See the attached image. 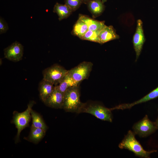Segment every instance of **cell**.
Returning <instances> with one entry per match:
<instances>
[{"instance_id":"cell-3","label":"cell","mask_w":158,"mask_h":158,"mask_svg":"<svg viewBox=\"0 0 158 158\" xmlns=\"http://www.w3.org/2000/svg\"><path fill=\"white\" fill-rule=\"evenodd\" d=\"M35 103L33 101H30L28 105L27 108L23 112L19 113L16 111L13 112V118L11 122L15 125L17 129V134L15 138L16 143L19 142L20 136L22 130L29 125L31 117V111Z\"/></svg>"},{"instance_id":"cell-10","label":"cell","mask_w":158,"mask_h":158,"mask_svg":"<svg viewBox=\"0 0 158 158\" xmlns=\"http://www.w3.org/2000/svg\"><path fill=\"white\" fill-rule=\"evenodd\" d=\"M64 95L56 86L51 95L44 102L47 106L55 109H63Z\"/></svg>"},{"instance_id":"cell-5","label":"cell","mask_w":158,"mask_h":158,"mask_svg":"<svg viewBox=\"0 0 158 158\" xmlns=\"http://www.w3.org/2000/svg\"><path fill=\"white\" fill-rule=\"evenodd\" d=\"M68 71L63 67L55 64L43 71V79L56 86L60 83Z\"/></svg>"},{"instance_id":"cell-14","label":"cell","mask_w":158,"mask_h":158,"mask_svg":"<svg viewBox=\"0 0 158 158\" xmlns=\"http://www.w3.org/2000/svg\"><path fill=\"white\" fill-rule=\"evenodd\" d=\"M79 18L86 24L89 30L96 31L101 30L105 25L104 21L94 20L84 15H80Z\"/></svg>"},{"instance_id":"cell-16","label":"cell","mask_w":158,"mask_h":158,"mask_svg":"<svg viewBox=\"0 0 158 158\" xmlns=\"http://www.w3.org/2000/svg\"><path fill=\"white\" fill-rule=\"evenodd\" d=\"M46 131L42 129L31 126L29 135L25 139L34 143H37L44 137Z\"/></svg>"},{"instance_id":"cell-18","label":"cell","mask_w":158,"mask_h":158,"mask_svg":"<svg viewBox=\"0 0 158 158\" xmlns=\"http://www.w3.org/2000/svg\"><path fill=\"white\" fill-rule=\"evenodd\" d=\"M30 114L32 119L31 126L35 128H42L46 131L48 127L41 116L32 109L31 111Z\"/></svg>"},{"instance_id":"cell-7","label":"cell","mask_w":158,"mask_h":158,"mask_svg":"<svg viewBox=\"0 0 158 158\" xmlns=\"http://www.w3.org/2000/svg\"><path fill=\"white\" fill-rule=\"evenodd\" d=\"M133 128L134 133L142 137L150 135L157 129L155 122L151 121L146 115L142 119L135 123Z\"/></svg>"},{"instance_id":"cell-26","label":"cell","mask_w":158,"mask_h":158,"mask_svg":"<svg viewBox=\"0 0 158 158\" xmlns=\"http://www.w3.org/2000/svg\"><path fill=\"white\" fill-rule=\"evenodd\" d=\"M102 2L104 3L106 2L107 1V0H102Z\"/></svg>"},{"instance_id":"cell-11","label":"cell","mask_w":158,"mask_h":158,"mask_svg":"<svg viewBox=\"0 0 158 158\" xmlns=\"http://www.w3.org/2000/svg\"><path fill=\"white\" fill-rule=\"evenodd\" d=\"M98 37L101 44L119 38L112 26H107L105 25L101 30Z\"/></svg>"},{"instance_id":"cell-9","label":"cell","mask_w":158,"mask_h":158,"mask_svg":"<svg viewBox=\"0 0 158 158\" xmlns=\"http://www.w3.org/2000/svg\"><path fill=\"white\" fill-rule=\"evenodd\" d=\"M23 54V47L15 41L4 49V57L10 61L16 62L21 60Z\"/></svg>"},{"instance_id":"cell-24","label":"cell","mask_w":158,"mask_h":158,"mask_svg":"<svg viewBox=\"0 0 158 158\" xmlns=\"http://www.w3.org/2000/svg\"><path fill=\"white\" fill-rule=\"evenodd\" d=\"M156 126L157 127V129H158V117L156 121L155 122Z\"/></svg>"},{"instance_id":"cell-6","label":"cell","mask_w":158,"mask_h":158,"mask_svg":"<svg viewBox=\"0 0 158 158\" xmlns=\"http://www.w3.org/2000/svg\"><path fill=\"white\" fill-rule=\"evenodd\" d=\"M93 66L92 62L84 61L68 70V72L75 81L79 84L80 82L88 78Z\"/></svg>"},{"instance_id":"cell-20","label":"cell","mask_w":158,"mask_h":158,"mask_svg":"<svg viewBox=\"0 0 158 158\" xmlns=\"http://www.w3.org/2000/svg\"><path fill=\"white\" fill-rule=\"evenodd\" d=\"M86 24L78 18L74 25L73 32V34L79 38L82 37L88 30Z\"/></svg>"},{"instance_id":"cell-13","label":"cell","mask_w":158,"mask_h":158,"mask_svg":"<svg viewBox=\"0 0 158 158\" xmlns=\"http://www.w3.org/2000/svg\"><path fill=\"white\" fill-rule=\"evenodd\" d=\"M158 97V87L140 99L130 104H124L117 106L118 109L123 110L131 108L134 105L145 102Z\"/></svg>"},{"instance_id":"cell-22","label":"cell","mask_w":158,"mask_h":158,"mask_svg":"<svg viewBox=\"0 0 158 158\" xmlns=\"http://www.w3.org/2000/svg\"><path fill=\"white\" fill-rule=\"evenodd\" d=\"M82 1V0H64L65 4L71 8L73 11L78 8Z\"/></svg>"},{"instance_id":"cell-17","label":"cell","mask_w":158,"mask_h":158,"mask_svg":"<svg viewBox=\"0 0 158 158\" xmlns=\"http://www.w3.org/2000/svg\"><path fill=\"white\" fill-rule=\"evenodd\" d=\"M72 10L68 6L64 4L56 3L54 6L53 11L56 13L59 16V21L68 17Z\"/></svg>"},{"instance_id":"cell-8","label":"cell","mask_w":158,"mask_h":158,"mask_svg":"<svg viewBox=\"0 0 158 158\" xmlns=\"http://www.w3.org/2000/svg\"><path fill=\"white\" fill-rule=\"evenodd\" d=\"M145 41L143 23L141 20L138 19L137 21L136 28L133 40V47L136 53V61L140 54Z\"/></svg>"},{"instance_id":"cell-15","label":"cell","mask_w":158,"mask_h":158,"mask_svg":"<svg viewBox=\"0 0 158 158\" xmlns=\"http://www.w3.org/2000/svg\"><path fill=\"white\" fill-rule=\"evenodd\" d=\"M78 85L73 80L68 71L59 84L56 86L61 92L64 93L69 87L78 86Z\"/></svg>"},{"instance_id":"cell-12","label":"cell","mask_w":158,"mask_h":158,"mask_svg":"<svg viewBox=\"0 0 158 158\" xmlns=\"http://www.w3.org/2000/svg\"><path fill=\"white\" fill-rule=\"evenodd\" d=\"M55 86L51 83L43 79L40 82L38 90L40 98L43 102L52 93Z\"/></svg>"},{"instance_id":"cell-25","label":"cell","mask_w":158,"mask_h":158,"mask_svg":"<svg viewBox=\"0 0 158 158\" xmlns=\"http://www.w3.org/2000/svg\"><path fill=\"white\" fill-rule=\"evenodd\" d=\"M83 1H84V2H88L89 1L91 0H82Z\"/></svg>"},{"instance_id":"cell-1","label":"cell","mask_w":158,"mask_h":158,"mask_svg":"<svg viewBox=\"0 0 158 158\" xmlns=\"http://www.w3.org/2000/svg\"><path fill=\"white\" fill-rule=\"evenodd\" d=\"M135 134L129 130L118 145L121 149H126L132 152L138 157L145 158L150 157L152 153L157 151L156 150L147 151L145 150L135 137Z\"/></svg>"},{"instance_id":"cell-2","label":"cell","mask_w":158,"mask_h":158,"mask_svg":"<svg viewBox=\"0 0 158 158\" xmlns=\"http://www.w3.org/2000/svg\"><path fill=\"white\" fill-rule=\"evenodd\" d=\"M78 86L69 87L64 93L63 109L66 112L78 113L82 105Z\"/></svg>"},{"instance_id":"cell-23","label":"cell","mask_w":158,"mask_h":158,"mask_svg":"<svg viewBox=\"0 0 158 158\" xmlns=\"http://www.w3.org/2000/svg\"><path fill=\"white\" fill-rule=\"evenodd\" d=\"M8 27L7 23L1 17L0 18V34L6 32Z\"/></svg>"},{"instance_id":"cell-21","label":"cell","mask_w":158,"mask_h":158,"mask_svg":"<svg viewBox=\"0 0 158 158\" xmlns=\"http://www.w3.org/2000/svg\"><path fill=\"white\" fill-rule=\"evenodd\" d=\"M101 30L96 31L88 30L80 38L83 40H88L100 44L98 36Z\"/></svg>"},{"instance_id":"cell-19","label":"cell","mask_w":158,"mask_h":158,"mask_svg":"<svg viewBox=\"0 0 158 158\" xmlns=\"http://www.w3.org/2000/svg\"><path fill=\"white\" fill-rule=\"evenodd\" d=\"M87 6L90 12L95 15L99 14L104 9V5L102 0H91L87 2Z\"/></svg>"},{"instance_id":"cell-4","label":"cell","mask_w":158,"mask_h":158,"mask_svg":"<svg viewBox=\"0 0 158 158\" xmlns=\"http://www.w3.org/2000/svg\"><path fill=\"white\" fill-rule=\"evenodd\" d=\"M111 110L97 104L83 103L78 113H86L90 114L101 120L111 122Z\"/></svg>"}]
</instances>
